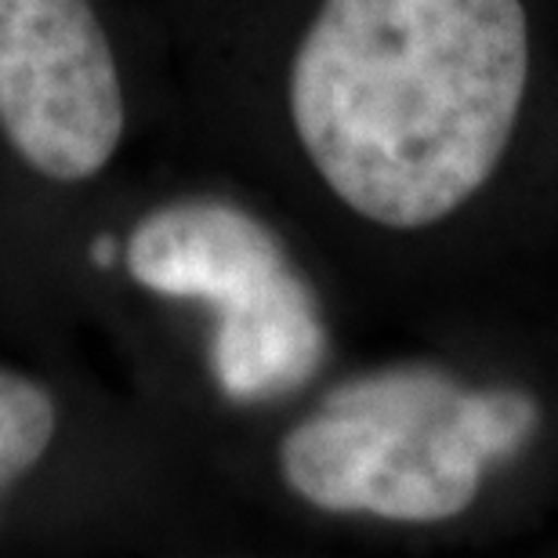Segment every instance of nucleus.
Here are the masks:
<instances>
[{"label":"nucleus","mask_w":558,"mask_h":558,"mask_svg":"<svg viewBox=\"0 0 558 558\" xmlns=\"http://www.w3.org/2000/svg\"><path fill=\"white\" fill-rule=\"evenodd\" d=\"M526 84L522 0H323L287 102L344 207L385 229H428L494 178Z\"/></svg>","instance_id":"f257e3e1"},{"label":"nucleus","mask_w":558,"mask_h":558,"mask_svg":"<svg viewBox=\"0 0 558 558\" xmlns=\"http://www.w3.org/2000/svg\"><path fill=\"white\" fill-rule=\"evenodd\" d=\"M59 432L54 396L33 377L0 366V497L29 475Z\"/></svg>","instance_id":"39448f33"},{"label":"nucleus","mask_w":558,"mask_h":558,"mask_svg":"<svg viewBox=\"0 0 558 558\" xmlns=\"http://www.w3.org/2000/svg\"><path fill=\"white\" fill-rule=\"evenodd\" d=\"M541 410L519 388H472L432 366H388L330 388L279 439L287 489L327 515L457 519L486 475L526 450Z\"/></svg>","instance_id":"f03ea898"},{"label":"nucleus","mask_w":558,"mask_h":558,"mask_svg":"<svg viewBox=\"0 0 558 558\" xmlns=\"http://www.w3.org/2000/svg\"><path fill=\"white\" fill-rule=\"evenodd\" d=\"M124 265L138 287L215 308L210 371L236 403L305 388L327 360V327L308 279L276 232L226 199H178L145 215Z\"/></svg>","instance_id":"7ed1b4c3"},{"label":"nucleus","mask_w":558,"mask_h":558,"mask_svg":"<svg viewBox=\"0 0 558 558\" xmlns=\"http://www.w3.org/2000/svg\"><path fill=\"white\" fill-rule=\"evenodd\" d=\"M124 87L92 0H0V135L48 182L81 185L124 138Z\"/></svg>","instance_id":"20e7f679"}]
</instances>
